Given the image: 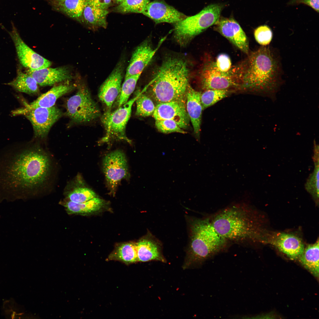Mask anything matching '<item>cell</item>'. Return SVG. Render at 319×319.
Here are the masks:
<instances>
[{"label": "cell", "instance_id": "cell-1", "mask_svg": "<svg viewBox=\"0 0 319 319\" xmlns=\"http://www.w3.org/2000/svg\"><path fill=\"white\" fill-rule=\"evenodd\" d=\"M51 169L49 157L38 147L0 151V196H22L44 183Z\"/></svg>", "mask_w": 319, "mask_h": 319}, {"label": "cell", "instance_id": "cell-2", "mask_svg": "<svg viewBox=\"0 0 319 319\" xmlns=\"http://www.w3.org/2000/svg\"><path fill=\"white\" fill-rule=\"evenodd\" d=\"M240 87L274 99L281 83L279 62L269 47L252 52L235 67Z\"/></svg>", "mask_w": 319, "mask_h": 319}, {"label": "cell", "instance_id": "cell-3", "mask_svg": "<svg viewBox=\"0 0 319 319\" xmlns=\"http://www.w3.org/2000/svg\"><path fill=\"white\" fill-rule=\"evenodd\" d=\"M184 57L169 56L163 59L146 87L151 98L157 104L186 100L190 71Z\"/></svg>", "mask_w": 319, "mask_h": 319}, {"label": "cell", "instance_id": "cell-4", "mask_svg": "<svg viewBox=\"0 0 319 319\" xmlns=\"http://www.w3.org/2000/svg\"><path fill=\"white\" fill-rule=\"evenodd\" d=\"M211 221L216 231L228 241L245 242L261 239L257 218L245 204H235L225 208Z\"/></svg>", "mask_w": 319, "mask_h": 319}, {"label": "cell", "instance_id": "cell-5", "mask_svg": "<svg viewBox=\"0 0 319 319\" xmlns=\"http://www.w3.org/2000/svg\"><path fill=\"white\" fill-rule=\"evenodd\" d=\"M190 242L183 268L198 266L226 248L227 240L216 231L208 218L190 224Z\"/></svg>", "mask_w": 319, "mask_h": 319}, {"label": "cell", "instance_id": "cell-6", "mask_svg": "<svg viewBox=\"0 0 319 319\" xmlns=\"http://www.w3.org/2000/svg\"><path fill=\"white\" fill-rule=\"evenodd\" d=\"M222 8L219 4H210L197 14L175 23V41L181 47L186 46L195 36L215 24L219 18Z\"/></svg>", "mask_w": 319, "mask_h": 319}, {"label": "cell", "instance_id": "cell-7", "mask_svg": "<svg viewBox=\"0 0 319 319\" xmlns=\"http://www.w3.org/2000/svg\"><path fill=\"white\" fill-rule=\"evenodd\" d=\"M76 92L65 104V114L73 123L80 124L92 122L100 117L99 106L92 99L87 86L82 84Z\"/></svg>", "mask_w": 319, "mask_h": 319}, {"label": "cell", "instance_id": "cell-8", "mask_svg": "<svg viewBox=\"0 0 319 319\" xmlns=\"http://www.w3.org/2000/svg\"><path fill=\"white\" fill-rule=\"evenodd\" d=\"M138 96L133 98L113 111L107 110L101 116V121L105 131V135L99 144H109L114 141H122L131 144L127 136L126 128L131 116L132 105Z\"/></svg>", "mask_w": 319, "mask_h": 319}, {"label": "cell", "instance_id": "cell-9", "mask_svg": "<svg viewBox=\"0 0 319 319\" xmlns=\"http://www.w3.org/2000/svg\"><path fill=\"white\" fill-rule=\"evenodd\" d=\"M25 105L14 110L12 113L15 115L25 116L32 124L35 137L39 139L46 137L52 126L63 115L61 110L55 105L49 108H32Z\"/></svg>", "mask_w": 319, "mask_h": 319}, {"label": "cell", "instance_id": "cell-10", "mask_svg": "<svg viewBox=\"0 0 319 319\" xmlns=\"http://www.w3.org/2000/svg\"><path fill=\"white\" fill-rule=\"evenodd\" d=\"M102 165L107 185L114 194L121 180L129 175L126 156L121 150L113 151L104 157Z\"/></svg>", "mask_w": 319, "mask_h": 319}, {"label": "cell", "instance_id": "cell-11", "mask_svg": "<svg viewBox=\"0 0 319 319\" xmlns=\"http://www.w3.org/2000/svg\"><path fill=\"white\" fill-rule=\"evenodd\" d=\"M229 71L224 72L217 68L215 63L205 64L200 75L203 89L204 90L228 89L231 87H240L235 67Z\"/></svg>", "mask_w": 319, "mask_h": 319}, {"label": "cell", "instance_id": "cell-12", "mask_svg": "<svg viewBox=\"0 0 319 319\" xmlns=\"http://www.w3.org/2000/svg\"><path fill=\"white\" fill-rule=\"evenodd\" d=\"M125 63V58L122 57L99 89L98 98L106 107L107 110H111L114 102L120 94Z\"/></svg>", "mask_w": 319, "mask_h": 319}, {"label": "cell", "instance_id": "cell-13", "mask_svg": "<svg viewBox=\"0 0 319 319\" xmlns=\"http://www.w3.org/2000/svg\"><path fill=\"white\" fill-rule=\"evenodd\" d=\"M9 33L14 44L19 61L23 66L34 70L51 65V61L36 53L25 43L13 25Z\"/></svg>", "mask_w": 319, "mask_h": 319}, {"label": "cell", "instance_id": "cell-14", "mask_svg": "<svg viewBox=\"0 0 319 319\" xmlns=\"http://www.w3.org/2000/svg\"><path fill=\"white\" fill-rule=\"evenodd\" d=\"M166 36L161 39L155 48L151 41L147 39L138 45L133 51L127 67L125 77L140 73L149 64Z\"/></svg>", "mask_w": 319, "mask_h": 319}, {"label": "cell", "instance_id": "cell-15", "mask_svg": "<svg viewBox=\"0 0 319 319\" xmlns=\"http://www.w3.org/2000/svg\"><path fill=\"white\" fill-rule=\"evenodd\" d=\"M152 115L155 120H173L183 129L188 127L190 121L186 108V100L158 103L156 106Z\"/></svg>", "mask_w": 319, "mask_h": 319}, {"label": "cell", "instance_id": "cell-16", "mask_svg": "<svg viewBox=\"0 0 319 319\" xmlns=\"http://www.w3.org/2000/svg\"><path fill=\"white\" fill-rule=\"evenodd\" d=\"M266 241L292 259L299 258L304 249L302 240L291 234L275 232L268 234Z\"/></svg>", "mask_w": 319, "mask_h": 319}, {"label": "cell", "instance_id": "cell-17", "mask_svg": "<svg viewBox=\"0 0 319 319\" xmlns=\"http://www.w3.org/2000/svg\"><path fill=\"white\" fill-rule=\"evenodd\" d=\"M142 13L153 20L156 24L162 22L176 23L187 17L161 0L149 2Z\"/></svg>", "mask_w": 319, "mask_h": 319}, {"label": "cell", "instance_id": "cell-18", "mask_svg": "<svg viewBox=\"0 0 319 319\" xmlns=\"http://www.w3.org/2000/svg\"><path fill=\"white\" fill-rule=\"evenodd\" d=\"M215 28L241 51L249 52L248 41L239 24L232 18L222 17L215 23Z\"/></svg>", "mask_w": 319, "mask_h": 319}, {"label": "cell", "instance_id": "cell-19", "mask_svg": "<svg viewBox=\"0 0 319 319\" xmlns=\"http://www.w3.org/2000/svg\"><path fill=\"white\" fill-rule=\"evenodd\" d=\"M27 73L32 76L38 85L41 86H51L69 80L72 77L70 70L66 66L55 68L49 67L34 70L28 69Z\"/></svg>", "mask_w": 319, "mask_h": 319}, {"label": "cell", "instance_id": "cell-20", "mask_svg": "<svg viewBox=\"0 0 319 319\" xmlns=\"http://www.w3.org/2000/svg\"><path fill=\"white\" fill-rule=\"evenodd\" d=\"M136 244L138 261H165L162 254L161 242L150 232L140 239Z\"/></svg>", "mask_w": 319, "mask_h": 319}, {"label": "cell", "instance_id": "cell-21", "mask_svg": "<svg viewBox=\"0 0 319 319\" xmlns=\"http://www.w3.org/2000/svg\"><path fill=\"white\" fill-rule=\"evenodd\" d=\"M201 92L193 89L190 84L186 93V108L194 132L199 140L202 111L203 110L200 97Z\"/></svg>", "mask_w": 319, "mask_h": 319}, {"label": "cell", "instance_id": "cell-22", "mask_svg": "<svg viewBox=\"0 0 319 319\" xmlns=\"http://www.w3.org/2000/svg\"><path fill=\"white\" fill-rule=\"evenodd\" d=\"M77 86L74 84L66 83L54 86L46 92L39 96L32 102L25 105L32 108H49L54 106L60 97L74 90Z\"/></svg>", "mask_w": 319, "mask_h": 319}, {"label": "cell", "instance_id": "cell-23", "mask_svg": "<svg viewBox=\"0 0 319 319\" xmlns=\"http://www.w3.org/2000/svg\"><path fill=\"white\" fill-rule=\"evenodd\" d=\"M108 13V9L95 7L86 0L79 22L92 30L106 28L107 26L106 17Z\"/></svg>", "mask_w": 319, "mask_h": 319}, {"label": "cell", "instance_id": "cell-24", "mask_svg": "<svg viewBox=\"0 0 319 319\" xmlns=\"http://www.w3.org/2000/svg\"><path fill=\"white\" fill-rule=\"evenodd\" d=\"M319 240L308 245L300 256V262L311 273L316 277L319 276Z\"/></svg>", "mask_w": 319, "mask_h": 319}, {"label": "cell", "instance_id": "cell-25", "mask_svg": "<svg viewBox=\"0 0 319 319\" xmlns=\"http://www.w3.org/2000/svg\"><path fill=\"white\" fill-rule=\"evenodd\" d=\"M6 84L17 91L29 95H36L39 92L38 85L35 79L20 69L17 71L16 77Z\"/></svg>", "mask_w": 319, "mask_h": 319}, {"label": "cell", "instance_id": "cell-26", "mask_svg": "<svg viewBox=\"0 0 319 319\" xmlns=\"http://www.w3.org/2000/svg\"><path fill=\"white\" fill-rule=\"evenodd\" d=\"M105 203L104 200L97 197L82 203L69 201L64 206L69 214H84L99 211L104 206Z\"/></svg>", "mask_w": 319, "mask_h": 319}, {"label": "cell", "instance_id": "cell-27", "mask_svg": "<svg viewBox=\"0 0 319 319\" xmlns=\"http://www.w3.org/2000/svg\"><path fill=\"white\" fill-rule=\"evenodd\" d=\"M108 260L120 261L127 265L138 261L136 243L128 242L119 245L109 255Z\"/></svg>", "mask_w": 319, "mask_h": 319}, {"label": "cell", "instance_id": "cell-28", "mask_svg": "<svg viewBox=\"0 0 319 319\" xmlns=\"http://www.w3.org/2000/svg\"><path fill=\"white\" fill-rule=\"evenodd\" d=\"M86 0H64L53 6L55 9L79 22Z\"/></svg>", "mask_w": 319, "mask_h": 319}, {"label": "cell", "instance_id": "cell-29", "mask_svg": "<svg viewBox=\"0 0 319 319\" xmlns=\"http://www.w3.org/2000/svg\"><path fill=\"white\" fill-rule=\"evenodd\" d=\"M319 146L314 142L313 171L309 175L305 185V189L316 200L319 198Z\"/></svg>", "mask_w": 319, "mask_h": 319}, {"label": "cell", "instance_id": "cell-30", "mask_svg": "<svg viewBox=\"0 0 319 319\" xmlns=\"http://www.w3.org/2000/svg\"><path fill=\"white\" fill-rule=\"evenodd\" d=\"M141 74L125 77L122 84L120 94L117 99L118 107L121 106L128 101L130 96L135 89Z\"/></svg>", "mask_w": 319, "mask_h": 319}, {"label": "cell", "instance_id": "cell-31", "mask_svg": "<svg viewBox=\"0 0 319 319\" xmlns=\"http://www.w3.org/2000/svg\"><path fill=\"white\" fill-rule=\"evenodd\" d=\"M144 89L137 93L138 96L135 101L136 105L135 114L137 116L145 117L153 115L156 106L151 98L144 93Z\"/></svg>", "mask_w": 319, "mask_h": 319}, {"label": "cell", "instance_id": "cell-32", "mask_svg": "<svg viewBox=\"0 0 319 319\" xmlns=\"http://www.w3.org/2000/svg\"><path fill=\"white\" fill-rule=\"evenodd\" d=\"M230 93L228 89H209L201 93L200 99L203 110L213 105L227 97Z\"/></svg>", "mask_w": 319, "mask_h": 319}, {"label": "cell", "instance_id": "cell-33", "mask_svg": "<svg viewBox=\"0 0 319 319\" xmlns=\"http://www.w3.org/2000/svg\"><path fill=\"white\" fill-rule=\"evenodd\" d=\"M149 2V0H124L115 7L113 10L121 13H142Z\"/></svg>", "mask_w": 319, "mask_h": 319}, {"label": "cell", "instance_id": "cell-34", "mask_svg": "<svg viewBox=\"0 0 319 319\" xmlns=\"http://www.w3.org/2000/svg\"><path fill=\"white\" fill-rule=\"evenodd\" d=\"M67 196L69 201L77 203L85 202L97 197L92 189L82 187L74 188L68 193Z\"/></svg>", "mask_w": 319, "mask_h": 319}, {"label": "cell", "instance_id": "cell-35", "mask_svg": "<svg viewBox=\"0 0 319 319\" xmlns=\"http://www.w3.org/2000/svg\"><path fill=\"white\" fill-rule=\"evenodd\" d=\"M155 125L158 130L163 133L176 132L185 134L186 133L175 122L171 120H155Z\"/></svg>", "mask_w": 319, "mask_h": 319}, {"label": "cell", "instance_id": "cell-36", "mask_svg": "<svg viewBox=\"0 0 319 319\" xmlns=\"http://www.w3.org/2000/svg\"><path fill=\"white\" fill-rule=\"evenodd\" d=\"M254 36L258 43L263 46H266L271 42L273 34L270 28L266 25H263L255 30Z\"/></svg>", "mask_w": 319, "mask_h": 319}, {"label": "cell", "instance_id": "cell-37", "mask_svg": "<svg viewBox=\"0 0 319 319\" xmlns=\"http://www.w3.org/2000/svg\"><path fill=\"white\" fill-rule=\"evenodd\" d=\"M215 63L217 68L223 72H228L232 69L230 59L228 55L225 54L219 55Z\"/></svg>", "mask_w": 319, "mask_h": 319}, {"label": "cell", "instance_id": "cell-38", "mask_svg": "<svg viewBox=\"0 0 319 319\" xmlns=\"http://www.w3.org/2000/svg\"><path fill=\"white\" fill-rule=\"evenodd\" d=\"M91 5L96 8L107 9L111 6L112 0H87Z\"/></svg>", "mask_w": 319, "mask_h": 319}, {"label": "cell", "instance_id": "cell-39", "mask_svg": "<svg viewBox=\"0 0 319 319\" xmlns=\"http://www.w3.org/2000/svg\"><path fill=\"white\" fill-rule=\"evenodd\" d=\"M319 0H298L296 4H303L312 8L317 12H319Z\"/></svg>", "mask_w": 319, "mask_h": 319}, {"label": "cell", "instance_id": "cell-40", "mask_svg": "<svg viewBox=\"0 0 319 319\" xmlns=\"http://www.w3.org/2000/svg\"><path fill=\"white\" fill-rule=\"evenodd\" d=\"M64 0H49L52 5L54 6Z\"/></svg>", "mask_w": 319, "mask_h": 319}, {"label": "cell", "instance_id": "cell-41", "mask_svg": "<svg viewBox=\"0 0 319 319\" xmlns=\"http://www.w3.org/2000/svg\"><path fill=\"white\" fill-rule=\"evenodd\" d=\"M298 0H291L289 2V4L291 5L295 4Z\"/></svg>", "mask_w": 319, "mask_h": 319}, {"label": "cell", "instance_id": "cell-42", "mask_svg": "<svg viewBox=\"0 0 319 319\" xmlns=\"http://www.w3.org/2000/svg\"><path fill=\"white\" fill-rule=\"evenodd\" d=\"M124 0H114V1L117 3L119 4L122 2Z\"/></svg>", "mask_w": 319, "mask_h": 319}]
</instances>
